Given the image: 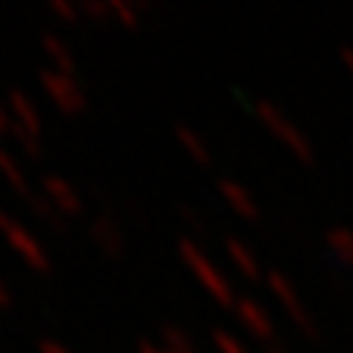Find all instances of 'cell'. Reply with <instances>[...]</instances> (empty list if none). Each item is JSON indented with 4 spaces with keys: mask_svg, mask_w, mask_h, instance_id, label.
Wrapping results in <instances>:
<instances>
[{
    "mask_svg": "<svg viewBox=\"0 0 353 353\" xmlns=\"http://www.w3.org/2000/svg\"><path fill=\"white\" fill-rule=\"evenodd\" d=\"M39 80L44 85V92L50 94V101L57 103L62 112H77L83 106V92L77 88V83L71 80L68 74H59V71H41Z\"/></svg>",
    "mask_w": 353,
    "mask_h": 353,
    "instance_id": "2",
    "label": "cell"
},
{
    "mask_svg": "<svg viewBox=\"0 0 353 353\" xmlns=\"http://www.w3.org/2000/svg\"><path fill=\"white\" fill-rule=\"evenodd\" d=\"M12 139L18 141V148L27 153V157H41V136H36V132H30V130H24V127H12Z\"/></svg>",
    "mask_w": 353,
    "mask_h": 353,
    "instance_id": "8",
    "label": "cell"
},
{
    "mask_svg": "<svg viewBox=\"0 0 353 353\" xmlns=\"http://www.w3.org/2000/svg\"><path fill=\"white\" fill-rule=\"evenodd\" d=\"M12 303V294H9V289H6V283L0 280V306H9Z\"/></svg>",
    "mask_w": 353,
    "mask_h": 353,
    "instance_id": "12",
    "label": "cell"
},
{
    "mask_svg": "<svg viewBox=\"0 0 353 353\" xmlns=\"http://www.w3.org/2000/svg\"><path fill=\"white\" fill-rule=\"evenodd\" d=\"M41 194L48 197V201L57 206L59 212H68V215L80 212V201H77L74 189L62 180V176H44V180H41Z\"/></svg>",
    "mask_w": 353,
    "mask_h": 353,
    "instance_id": "4",
    "label": "cell"
},
{
    "mask_svg": "<svg viewBox=\"0 0 353 353\" xmlns=\"http://www.w3.org/2000/svg\"><path fill=\"white\" fill-rule=\"evenodd\" d=\"M41 50H44V57H48V59L59 68V74H68V71L74 68V59H71L68 48H65V44H62L57 36H44V39H41Z\"/></svg>",
    "mask_w": 353,
    "mask_h": 353,
    "instance_id": "6",
    "label": "cell"
},
{
    "mask_svg": "<svg viewBox=\"0 0 353 353\" xmlns=\"http://www.w3.org/2000/svg\"><path fill=\"white\" fill-rule=\"evenodd\" d=\"M0 174H3V180L12 185V189L21 194V197H27L30 201V183H27V174H24V165H18V159L12 157L9 150L0 148Z\"/></svg>",
    "mask_w": 353,
    "mask_h": 353,
    "instance_id": "5",
    "label": "cell"
},
{
    "mask_svg": "<svg viewBox=\"0 0 353 353\" xmlns=\"http://www.w3.org/2000/svg\"><path fill=\"white\" fill-rule=\"evenodd\" d=\"M50 12L59 15V18H74V6L65 3V0H53V3H50Z\"/></svg>",
    "mask_w": 353,
    "mask_h": 353,
    "instance_id": "10",
    "label": "cell"
},
{
    "mask_svg": "<svg viewBox=\"0 0 353 353\" xmlns=\"http://www.w3.org/2000/svg\"><path fill=\"white\" fill-rule=\"evenodd\" d=\"M12 127L15 121H12V112H9V103L0 101V136H12Z\"/></svg>",
    "mask_w": 353,
    "mask_h": 353,
    "instance_id": "9",
    "label": "cell"
},
{
    "mask_svg": "<svg viewBox=\"0 0 353 353\" xmlns=\"http://www.w3.org/2000/svg\"><path fill=\"white\" fill-rule=\"evenodd\" d=\"M6 103H9V112H12V121L18 127H24L30 132H36V136H41V112H39V106L30 101L27 92L12 88L9 97H6Z\"/></svg>",
    "mask_w": 353,
    "mask_h": 353,
    "instance_id": "3",
    "label": "cell"
},
{
    "mask_svg": "<svg viewBox=\"0 0 353 353\" xmlns=\"http://www.w3.org/2000/svg\"><path fill=\"white\" fill-rule=\"evenodd\" d=\"M39 350H41V353H68L62 345H57V341H41Z\"/></svg>",
    "mask_w": 353,
    "mask_h": 353,
    "instance_id": "11",
    "label": "cell"
},
{
    "mask_svg": "<svg viewBox=\"0 0 353 353\" xmlns=\"http://www.w3.org/2000/svg\"><path fill=\"white\" fill-rule=\"evenodd\" d=\"M30 212L36 215L39 221H44V224H53V227H59V218H57V206H53L44 194H30Z\"/></svg>",
    "mask_w": 353,
    "mask_h": 353,
    "instance_id": "7",
    "label": "cell"
},
{
    "mask_svg": "<svg viewBox=\"0 0 353 353\" xmlns=\"http://www.w3.org/2000/svg\"><path fill=\"white\" fill-rule=\"evenodd\" d=\"M0 236L6 239V245L12 248L32 271H48L50 268L48 253H44V248L36 241V236H32L21 221H15L12 215H6V212H0Z\"/></svg>",
    "mask_w": 353,
    "mask_h": 353,
    "instance_id": "1",
    "label": "cell"
}]
</instances>
